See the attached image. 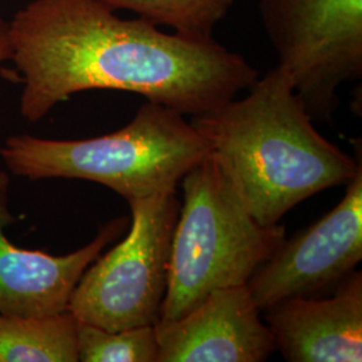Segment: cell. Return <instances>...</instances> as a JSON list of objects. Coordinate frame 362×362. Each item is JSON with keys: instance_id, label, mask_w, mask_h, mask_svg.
Listing matches in <instances>:
<instances>
[{"instance_id": "6da1fadb", "label": "cell", "mask_w": 362, "mask_h": 362, "mask_svg": "<svg viewBox=\"0 0 362 362\" xmlns=\"http://www.w3.org/2000/svg\"><path fill=\"white\" fill-rule=\"evenodd\" d=\"M35 122L79 91L136 93L184 116L206 115L248 89L258 71L214 38L167 34L143 18L121 19L100 0H33L8 23Z\"/></svg>"}, {"instance_id": "7a4b0ae2", "label": "cell", "mask_w": 362, "mask_h": 362, "mask_svg": "<svg viewBox=\"0 0 362 362\" xmlns=\"http://www.w3.org/2000/svg\"><path fill=\"white\" fill-rule=\"evenodd\" d=\"M246 97L192 117L248 212L263 226L325 189L346 185L362 164L326 140L278 66L257 78Z\"/></svg>"}, {"instance_id": "3957f363", "label": "cell", "mask_w": 362, "mask_h": 362, "mask_svg": "<svg viewBox=\"0 0 362 362\" xmlns=\"http://www.w3.org/2000/svg\"><path fill=\"white\" fill-rule=\"evenodd\" d=\"M184 115L146 101L129 124L88 140L13 136L0 156L13 175L30 179H83L127 200L176 189L182 176L209 153Z\"/></svg>"}, {"instance_id": "277c9868", "label": "cell", "mask_w": 362, "mask_h": 362, "mask_svg": "<svg viewBox=\"0 0 362 362\" xmlns=\"http://www.w3.org/2000/svg\"><path fill=\"white\" fill-rule=\"evenodd\" d=\"M181 182L182 204L157 325L184 317L218 288L247 285L286 239L285 226H263L248 212L211 153Z\"/></svg>"}, {"instance_id": "5b68a950", "label": "cell", "mask_w": 362, "mask_h": 362, "mask_svg": "<svg viewBox=\"0 0 362 362\" xmlns=\"http://www.w3.org/2000/svg\"><path fill=\"white\" fill-rule=\"evenodd\" d=\"M128 203V236L91 263L67 305L78 322L107 332L158 324L167 291L170 242L180 211L176 189Z\"/></svg>"}, {"instance_id": "8992f818", "label": "cell", "mask_w": 362, "mask_h": 362, "mask_svg": "<svg viewBox=\"0 0 362 362\" xmlns=\"http://www.w3.org/2000/svg\"><path fill=\"white\" fill-rule=\"evenodd\" d=\"M258 10L311 119L332 124L338 88L362 77V0H258Z\"/></svg>"}, {"instance_id": "52a82bcc", "label": "cell", "mask_w": 362, "mask_h": 362, "mask_svg": "<svg viewBox=\"0 0 362 362\" xmlns=\"http://www.w3.org/2000/svg\"><path fill=\"white\" fill-rule=\"evenodd\" d=\"M342 200L315 224L285 239L247 282L259 310L294 297L330 294L362 260V164Z\"/></svg>"}, {"instance_id": "ba28073f", "label": "cell", "mask_w": 362, "mask_h": 362, "mask_svg": "<svg viewBox=\"0 0 362 362\" xmlns=\"http://www.w3.org/2000/svg\"><path fill=\"white\" fill-rule=\"evenodd\" d=\"M157 362H262L276 344L247 285L212 291L194 310L156 325Z\"/></svg>"}, {"instance_id": "9c48e42d", "label": "cell", "mask_w": 362, "mask_h": 362, "mask_svg": "<svg viewBox=\"0 0 362 362\" xmlns=\"http://www.w3.org/2000/svg\"><path fill=\"white\" fill-rule=\"evenodd\" d=\"M7 188L0 189V314L40 317L64 313L83 272L127 228L128 219L109 221L91 243L65 257L18 248L4 233L15 221Z\"/></svg>"}, {"instance_id": "30bf717a", "label": "cell", "mask_w": 362, "mask_h": 362, "mask_svg": "<svg viewBox=\"0 0 362 362\" xmlns=\"http://www.w3.org/2000/svg\"><path fill=\"white\" fill-rule=\"evenodd\" d=\"M264 311L286 361H362L361 272L327 296L287 298Z\"/></svg>"}, {"instance_id": "8fae6325", "label": "cell", "mask_w": 362, "mask_h": 362, "mask_svg": "<svg viewBox=\"0 0 362 362\" xmlns=\"http://www.w3.org/2000/svg\"><path fill=\"white\" fill-rule=\"evenodd\" d=\"M77 327L69 310L40 317L0 314V362H77Z\"/></svg>"}, {"instance_id": "7c38bea8", "label": "cell", "mask_w": 362, "mask_h": 362, "mask_svg": "<svg viewBox=\"0 0 362 362\" xmlns=\"http://www.w3.org/2000/svg\"><path fill=\"white\" fill-rule=\"evenodd\" d=\"M112 10H129L155 26L173 28L176 34L212 38L236 0H100Z\"/></svg>"}, {"instance_id": "4fadbf2b", "label": "cell", "mask_w": 362, "mask_h": 362, "mask_svg": "<svg viewBox=\"0 0 362 362\" xmlns=\"http://www.w3.org/2000/svg\"><path fill=\"white\" fill-rule=\"evenodd\" d=\"M77 346L82 362H157L158 356L156 326L107 332L78 322Z\"/></svg>"}, {"instance_id": "5bb4252c", "label": "cell", "mask_w": 362, "mask_h": 362, "mask_svg": "<svg viewBox=\"0 0 362 362\" xmlns=\"http://www.w3.org/2000/svg\"><path fill=\"white\" fill-rule=\"evenodd\" d=\"M13 49L8 37V23L0 19V62L11 59Z\"/></svg>"}, {"instance_id": "9a60e30c", "label": "cell", "mask_w": 362, "mask_h": 362, "mask_svg": "<svg viewBox=\"0 0 362 362\" xmlns=\"http://www.w3.org/2000/svg\"><path fill=\"white\" fill-rule=\"evenodd\" d=\"M6 185H8V176L4 172L0 170V189Z\"/></svg>"}]
</instances>
